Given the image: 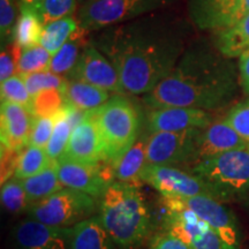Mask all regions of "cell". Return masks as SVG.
Wrapping results in <instances>:
<instances>
[{
    "label": "cell",
    "mask_w": 249,
    "mask_h": 249,
    "mask_svg": "<svg viewBox=\"0 0 249 249\" xmlns=\"http://www.w3.org/2000/svg\"><path fill=\"white\" fill-rule=\"evenodd\" d=\"M96 33L90 43L116 67L124 92L147 95L181 58L189 26L178 14L157 11Z\"/></svg>",
    "instance_id": "6da1fadb"
},
{
    "label": "cell",
    "mask_w": 249,
    "mask_h": 249,
    "mask_svg": "<svg viewBox=\"0 0 249 249\" xmlns=\"http://www.w3.org/2000/svg\"><path fill=\"white\" fill-rule=\"evenodd\" d=\"M238 90L236 67L216 46L194 42L150 92L144 95L149 107H192L216 110L229 104Z\"/></svg>",
    "instance_id": "7a4b0ae2"
},
{
    "label": "cell",
    "mask_w": 249,
    "mask_h": 249,
    "mask_svg": "<svg viewBox=\"0 0 249 249\" xmlns=\"http://www.w3.org/2000/svg\"><path fill=\"white\" fill-rule=\"evenodd\" d=\"M98 208L103 226L118 247H138L150 235L151 216L136 182L113 181Z\"/></svg>",
    "instance_id": "3957f363"
},
{
    "label": "cell",
    "mask_w": 249,
    "mask_h": 249,
    "mask_svg": "<svg viewBox=\"0 0 249 249\" xmlns=\"http://www.w3.org/2000/svg\"><path fill=\"white\" fill-rule=\"evenodd\" d=\"M101 134L105 158L111 164L134 144L141 134V118L135 105L117 95L91 110Z\"/></svg>",
    "instance_id": "277c9868"
},
{
    "label": "cell",
    "mask_w": 249,
    "mask_h": 249,
    "mask_svg": "<svg viewBox=\"0 0 249 249\" xmlns=\"http://www.w3.org/2000/svg\"><path fill=\"white\" fill-rule=\"evenodd\" d=\"M192 173L203 180L219 201L249 193V145L196 161Z\"/></svg>",
    "instance_id": "5b68a950"
},
{
    "label": "cell",
    "mask_w": 249,
    "mask_h": 249,
    "mask_svg": "<svg viewBox=\"0 0 249 249\" xmlns=\"http://www.w3.org/2000/svg\"><path fill=\"white\" fill-rule=\"evenodd\" d=\"M176 0H93L80 6L79 27L87 34L99 31L169 7Z\"/></svg>",
    "instance_id": "8992f818"
},
{
    "label": "cell",
    "mask_w": 249,
    "mask_h": 249,
    "mask_svg": "<svg viewBox=\"0 0 249 249\" xmlns=\"http://www.w3.org/2000/svg\"><path fill=\"white\" fill-rule=\"evenodd\" d=\"M97 210L96 198L83 192L62 188L30 205L28 218L57 227H74L92 217Z\"/></svg>",
    "instance_id": "52a82bcc"
},
{
    "label": "cell",
    "mask_w": 249,
    "mask_h": 249,
    "mask_svg": "<svg viewBox=\"0 0 249 249\" xmlns=\"http://www.w3.org/2000/svg\"><path fill=\"white\" fill-rule=\"evenodd\" d=\"M163 226L192 249H225L217 233L191 209L174 198H163Z\"/></svg>",
    "instance_id": "ba28073f"
},
{
    "label": "cell",
    "mask_w": 249,
    "mask_h": 249,
    "mask_svg": "<svg viewBox=\"0 0 249 249\" xmlns=\"http://www.w3.org/2000/svg\"><path fill=\"white\" fill-rule=\"evenodd\" d=\"M57 170L62 186L86 193L96 200H101L107 187L116 181L113 166L107 160L85 163L60 157L57 160Z\"/></svg>",
    "instance_id": "9c48e42d"
},
{
    "label": "cell",
    "mask_w": 249,
    "mask_h": 249,
    "mask_svg": "<svg viewBox=\"0 0 249 249\" xmlns=\"http://www.w3.org/2000/svg\"><path fill=\"white\" fill-rule=\"evenodd\" d=\"M140 180L154 187L166 198H186L197 195L214 197L211 188L203 180L192 172H185L169 165H145L140 174Z\"/></svg>",
    "instance_id": "30bf717a"
},
{
    "label": "cell",
    "mask_w": 249,
    "mask_h": 249,
    "mask_svg": "<svg viewBox=\"0 0 249 249\" xmlns=\"http://www.w3.org/2000/svg\"><path fill=\"white\" fill-rule=\"evenodd\" d=\"M202 129L149 133L147 165L174 166L196 160L198 136Z\"/></svg>",
    "instance_id": "8fae6325"
},
{
    "label": "cell",
    "mask_w": 249,
    "mask_h": 249,
    "mask_svg": "<svg viewBox=\"0 0 249 249\" xmlns=\"http://www.w3.org/2000/svg\"><path fill=\"white\" fill-rule=\"evenodd\" d=\"M191 209L209 225L222 240L225 249H240L241 232L236 219L219 200L208 195L174 198Z\"/></svg>",
    "instance_id": "7c38bea8"
},
{
    "label": "cell",
    "mask_w": 249,
    "mask_h": 249,
    "mask_svg": "<svg viewBox=\"0 0 249 249\" xmlns=\"http://www.w3.org/2000/svg\"><path fill=\"white\" fill-rule=\"evenodd\" d=\"M73 227H57L28 219L12 230L14 249H71Z\"/></svg>",
    "instance_id": "4fadbf2b"
},
{
    "label": "cell",
    "mask_w": 249,
    "mask_h": 249,
    "mask_svg": "<svg viewBox=\"0 0 249 249\" xmlns=\"http://www.w3.org/2000/svg\"><path fill=\"white\" fill-rule=\"evenodd\" d=\"M68 75L71 79L82 80L105 91L124 92L116 67L91 43L83 48L76 66Z\"/></svg>",
    "instance_id": "5bb4252c"
},
{
    "label": "cell",
    "mask_w": 249,
    "mask_h": 249,
    "mask_svg": "<svg viewBox=\"0 0 249 249\" xmlns=\"http://www.w3.org/2000/svg\"><path fill=\"white\" fill-rule=\"evenodd\" d=\"M213 123V116L205 110L192 107H160L148 113L147 129L155 132H180L204 129Z\"/></svg>",
    "instance_id": "9a60e30c"
},
{
    "label": "cell",
    "mask_w": 249,
    "mask_h": 249,
    "mask_svg": "<svg viewBox=\"0 0 249 249\" xmlns=\"http://www.w3.org/2000/svg\"><path fill=\"white\" fill-rule=\"evenodd\" d=\"M61 157L85 163H101L107 160L99 129L91 111L71 132L68 144Z\"/></svg>",
    "instance_id": "2e32d148"
},
{
    "label": "cell",
    "mask_w": 249,
    "mask_h": 249,
    "mask_svg": "<svg viewBox=\"0 0 249 249\" xmlns=\"http://www.w3.org/2000/svg\"><path fill=\"white\" fill-rule=\"evenodd\" d=\"M1 144L13 150L21 151L29 145L34 116L31 111L15 103L1 102Z\"/></svg>",
    "instance_id": "e0dca14e"
},
{
    "label": "cell",
    "mask_w": 249,
    "mask_h": 249,
    "mask_svg": "<svg viewBox=\"0 0 249 249\" xmlns=\"http://www.w3.org/2000/svg\"><path fill=\"white\" fill-rule=\"evenodd\" d=\"M239 134L226 123L225 119L213 121L207 128L202 129L196 149V161H200L223 152L248 147Z\"/></svg>",
    "instance_id": "ac0fdd59"
},
{
    "label": "cell",
    "mask_w": 249,
    "mask_h": 249,
    "mask_svg": "<svg viewBox=\"0 0 249 249\" xmlns=\"http://www.w3.org/2000/svg\"><path fill=\"white\" fill-rule=\"evenodd\" d=\"M240 0H189V15L198 29L217 31L231 26Z\"/></svg>",
    "instance_id": "d6986e66"
},
{
    "label": "cell",
    "mask_w": 249,
    "mask_h": 249,
    "mask_svg": "<svg viewBox=\"0 0 249 249\" xmlns=\"http://www.w3.org/2000/svg\"><path fill=\"white\" fill-rule=\"evenodd\" d=\"M148 133L140 134L134 144L117 161L112 164L117 181L136 182L147 165Z\"/></svg>",
    "instance_id": "ffe728a7"
},
{
    "label": "cell",
    "mask_w": 249,
    "mask_h": 249,
    "mask_svg": "<svg viewBox=\"0 0 249 249\" xmlns=\"http://www.w3.org/2000/svg\"><path fill=\"white\" fill-rule=\"evenodd\" d=\"M99 216H92L73 227L71 249H116Z\"/></svg>",
    "instance_id": "44dd1931"
},
{
    "label": "cell",
    "mask_w": 249,
    "mask_h": 249,
    "mask_svg": "<svg viewBox=\"0 0 249 249\" xmlns=\"http://www.w3.org/2000/svg\"><path fill=\"white\" fill-rule=\"evenodd\" d=\"M214 46L226 58H240L249 49V13L232 26L214 31Z\"/></svg>",
    "instance_id": "7402d4cb"
},
{
    "label": "cell",
    "mask_w": 249,
    "mask_h": 249,
    "mask_svg": "<svg viewBox=\"0 0 249 249\" xmlns=\"http://www.w3.org/2000/svg\"><path fill=\"white\" fill-rule=\"evenodd\" d=\"M64 92L68 104L82 111L95 110L110 99L108 91L82 80L71 77L66 79Z\"/></svg>",
    "instance_id": "603a6c76"
},
{
    "label": "cell",
    "mask_w": 249,
    "mask_h": 249,
    "mask_svg": "<svg viewBox=\"0 0 249 249\" xmlns=\"http://www.w3.org/2000/svg\"><path fill=\"white\" fill-rule=\"evenodd\" d=\"M21 182L26 189L30 204L37 203L53 193L60 191L62 185L58 177L57 160H52L42 172L28 179L21 180Z\"/></svg>",
    "instance_id": "cb8c5ba5"
},
{
    "label": "cell",
    "mask_w": 249,
    "mask_h": 249,
    "mask_svg": "<svg viewBox=\"0 0 249 249\" xmlns=\"http://www.w3.org/2000/svg\"><path fill=\"white\" fill-rule=\"evenodd\" d=\"M86 35V31L79 27V29L73 34V36L67 40L66 44L62 46L54 55H52L48 71L61 76L70 74L76 66L83 48L88 44V42H85L83 39Z\"/></svg>",
    "instance_id": "d4e9b609"
},
{
    "label": "cell",
    "mask_w": 249,
    "mask_h": 249,
    "mask_svg": "<svg viewBox=\"0 0 249 249\" xmlns=\"http://www.w3.org/2000/svg\"><path fill=\"white\" fill-rule=\"evenodd\" d=\"M79 29L77 18L66 17L45 24L39 44L54 55Z\"/></svg>",
    "instance_id": "484cf974"
},
{
    "label": "cell",
    "mask_w": 249,
    "mask_h": 249,
    "mask_svg": "<svg viewBox=\"0 0 249 249\" xmlns=\"http://www.w3.org/2000/svg\"><path fill=\"white\" fill-rule=\"evenodd\" d=\"M44 24L34 9L21 6L20 17L17 21L14 29V40L21 49L30 48V46L39 44Z\"/></svg>",
    "instance_id": "4316f807"
},
{
    "label": "cell",
    "mask_w": 249,
    "mask_h": 249,
    "mask_svg": "<svg viewBox=\"0 0 249 249\" xmlns=\"http://www.w3.org/2000/svg\"><path fill=\"white\" fill-rule=\"evenodd\" d=\"M51 158L48 156L45 148L27 145L22 149L18 156V166L15 170L14 178L24 180L42 172L51 163Z\"/></svg>",
    "instance_id": "83f0119b"
},
{
    "label": "cell",
    "mask_w": 249,
    "mask_h": 249,
    "mask_svg": "<svg viewBox=\"0 0 249 249\" xmlns=\"http://www.w3.org/2000/svg\"><path fill=\"white\" fill-rule=\"evenodd\" d=\"M66 96L61 89H49L31 97V113L35 117H54L66 105Z\"/></svg>",
    "instance_id": "f1b7e54d"
},
{
    "label": "cell",
    "mask_w": 249,
    "mask_h": 249,
    "mask_svg": "<svg viewBox=\"0 0 249 249\" xmlns=\"http://www.w3.org/2000/svg\"><path fill=\"white\" fill-rule=\"evenodd\" d=\"M1 203L9 213L20 214L27 213L31 204L21 180L13 177L8 181L2 183Z\"/></svg>",
    "instance_id": "f546056e"
},
{
    "label": "cell",
    "mask_w": 249,
    "mask_h": 249,
    "mask_svg": "<svg viewBox=\"0 0 249 249\" xmlns=\"http://www.w3.org/2000/svg\"><path fill=\"white\" fill-rule=\"evenodd\" d=\"M52 54L40 44L22 49L18 64V75L26 76L37 71H48Z\"/></svg>",
    "instance_id": "4dcf8cb0"
},
{
    "label": "cell",
    "mask_w": 249,
    "mask_h": 249,
    "mask_svg": "<svg viewBox=\"0 0 249 249\" xmlns=\"http://www.w3.org/2000/svg\"><path fill=\"white\" fill-rule=\"evenodd\" d=\"M71 132H73V128H71L70 121H68L66 114H65L64 107H62V110L55 116L53 133H52L51 139H50L48 145L45 148L48 156L51 160H57L58 158H60L64 155Z\"/></svg>",
    "instance_id": "1f68e13d"
},
{
    "label": "cell",
    "mask_w": 249,
    "mask_h": 249,
    "mask_svg": "<svg viewBox=\"0 0 249 249\" xmlns=\"http://www.w3.org/2000/svg\"><path fill=\"white\" fill-rule=\"evenodd\" d=\"M23 79L31 97L49 89L65 90V86H66L65 77L57 75L50 71H42L29 74V75L23 76Z\"/></svg>",
    "instance_id": "d6a6232c"
},
{
    "label": "cell",
    "mask_w": 249,
    "mask_h": 249,
    "mask_svg": "<svg viewBox=\"0 0 249 249\" xmlns=\"http://www.w3.org/2000/svg\"><path fill=\"white\" fill-rule=\"evenodd\" d=\"M1 93V102L15 103V104L22 105L30 110L31 107V96L28 91L26 82L21 75H14L8 80L1 82L0 87Z\"/></svg>",
    "instance_id": "836d02e7"
},
{
    "label": "cell",
    "mask_w": 249,
    "mask_h": 249,
    "mask_svg": "<svg viewBox=\"0 0 249 249\" xmlns=\"http://www.w3.org/2000/svg\"><path fill=\"white\" fill-rule=\"evenodd\" d=\"M76 6L77 0H43L37 14L45 26L58 18L73 17Z\"/></svg>",
    "instance_id": "e575fe53"
},
{
    "label": "cell",
    "mask_w": 249,
    "mask_h": 249,
    "mask_svg": "<svg viewBox=\"0 0 249 249\" xmlns=\"http://www.w3.org/2000/svg\"><path fill=\"white\" fill-rule=\"evenodd\" d=\"M225 121L249 144V99L234 105L226 114Z\"/></svg>",
    "instance_id": "d590c367"
},
{
    "label": "cell",
    "mask_w": 249,
    "mask_h": 249,
    "mask_svg": "<svg viewBox=\"0 0 249 249\" xmlns=\"http://www.w3.org/2000/svg\"><path fill=\"white\" fill-rule=\"evenodd\" d=\"M55 124L54 117H35L31 127L29 144L39 148H46L51 139Z\"/></svg>",
    "instance_id": "8d00e7d4"
},
{
    "label": "cell",
    "mask_w": 249,
    "mask_h": 249,
    "mask_svg": "<svg viewBox=\"0 0 249 249\" xmlns=\"http://www.w3.org/2000/svg\"><path fill=\"white\" fill-rule=\"evenodd\" d=\"M14 0H0V35L1 44L7 45L13 43L15 22Z\"/></svg>",
    "instance_id": "74e56055"
},
{
    "label": "cell",
    "mask_w": 249,
    "mask_h": 249,
    "mask_svg": "<svg viewBox=\"0 0 249 249\" xmlns=\"http://www.w3.org/2000/svg\"><path fill=\"white\" fill-rule=\"evenodd\" d=\"M21 51L22 49L15 43L2 45L1 53H0V81L1 82L15 75V71H18Z\"/></svg>",
    "instance_id": "f35d334b"
},
{
    "label": "cell",
    "mask_w": 249,
    "mask_h": 249,
    "mask_svg": "<svg viewBox=\"0 0 249 249\" xmlns=\"http://www.w3.org/2000/svg\"><path fill=\"white\" fill-rule=\"evenodd\" d=\"M20 152L1 144V185L14 176Z\"/></svg>",
    "instance_id": "ab89813d"
},
{
    "label": "cell",
    "mask_w": 249,
    "mask_h": 249,
    "mask_svg": "<svg viewBox=\"0 0 249 249\" xmlns=\"http://www.w3.org/2000/svg\"><path fill=\"white\" fill-rule=\"evenodd\" d=\"M149 249H192L179 238L169 232L158 233L152 236L149 244Z\"/></svg>",
    "instance_id": "60d3db41"
},
{
    "label": "cell",
    "mask_w": 249,
    "mask_h": 249,
    "mask_svg": "<svg viewBox=\"0 0 249 249\" xmlns=\"http://www.w3.org/2000/svg\"><path fill=\"white\" fill-rule=\"evenodd\" d=\"M239 79L242 90L249 96V49L239 58Z\"/></svg>",
    "instance_id": "b9f144b4"
},
{
    "label": "cell",
    "mask_w": 249,
    "mask_h": 249,
    "mask_svg": "<svg viewBox=\"0 0 249 249\" xmlns=\"http://www.w3.org/2000/svg\"><path fill=\"white\" fill-rule=\"evenodd\" d=\"M248 13H249V0H240V4H239V7L236 9L234 17H233L231 26L233 23L238 22L239 20H241V18L246 17Z\"/></svg>",
    "instance_id": "7bdbcfd3"
},
{
    "label": "cell",
    "mask_w": 249,
    "mask_h": 249,
    "mask_svg": "<svg viewBox=\"0 0 249 249\" xmlns=\"http://www.w3.org/2000/svg\"><path fill=\"white\" fill-rule=\"evenodd\" d=\"M21 6H24V7L31 8L34 11L37 12V9L39 8V6L42 5L43 0H20Z\"/></svg>",
    "instance_id": "ee69618b"
},
{
    "label": "cell",
    "mask_w": 249,
    "mask_h": 249,
    "mask_svg": "<svg viewBox=\"0 0 249 249\" xmlns=\"http://www.w3.org/2000/svg\"><path fill=\"white\" fill-rule=\"evenodd\" d=\"M90 1H93V0H77V4H80V6L87 4V2H90Z\"/></svg>",
    "instance_id": "f6af8a7d"
}]
</instances>
